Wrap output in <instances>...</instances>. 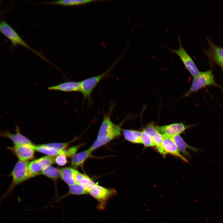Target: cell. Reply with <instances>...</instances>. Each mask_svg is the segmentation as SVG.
Segmentation results:
<instances>
[{
	"instance_id": "obj_1",
	"label": "cell",
	"mask_w": 223,
	"mask_h": 223,
	"mask_svg": "<svg viewBox=\"0 0 223 223\" xmlns=\"http://www.w3.org/2000/svg\"><path fill=\"white\" fill-rule=\"evenodd\" d=\"M114 107V104L111 105L107 114L103 113V120L97 138L89 148L92 151L118 137L121 134V125L123 121L119 125H116L111 120V115Z\"/></svg>"
},
{
	"instance_id": "obj_2",
	"label": "cell",
	"mask_w": 223,
	"mask_h": 223,
	"mask_svg": "<svg viewBox=\"0 0 223 223\" xmlns=\"http://www.w3.org/2000/svg\"><path fill=\"white\" fill-rule=\"evenodd\" d=\"M29 162L19 160L16 163L10 174L12 177V181L7 190L2 196V200L8 195L11 194L14 188L20 183L36 176L30 170Z\"/></svg>"
},
{
	"instance_id": "obj_3",
	"label": "cell",
	"mask_w": 223,
	"mask_h": 223,
	"mask_svg": "<svg viewBox=\"0 0 223 223\" xmlns=\"http://www.w3.org/2000/svg\"><path fill=\"white\" fill-rule=\"evenodd\" d=\"M0 30L1 32L11 42L13 45L21 46L28 49L42 60L50 63L57 68L46 59L41 52L35 50L27 44L16 32L5 21L2 20L1 21Z\"/></svg>"
},
{
	"instance_id": "obj_4",
	"label": "cell",
	"mask_w": 223,
	"mask_h": 223,
	"mask_svg": "<svg viewBox=\"0 0 223 223\" xmlns=\"http://www.w3.org/2000/svg\"><path fill=\"white\" fill-rule=\"evenodd\" d=\"M113 64L103 73L97 76L90 77L80 81V90L83 99H87L89 103H91V94L103 78L109 76V73L115 66Z\"/></svg>"
},
{
	"instance_id": "obj_5",
	"label": "cell",
	"mask_w": 223,
	"mask_h": 223,
	"mask_svg": "<svg viewBox=\"0 0 223 223\" xmlns=\"http://www.w3.org/2000/svg\"><path fill=\"white\" fill-rule=\"evenodd\" d=\"M116 194L115 189L106 188L97 183H95L90 188L89 194L98 202L97 208L99 210L106 208L109 199Z\"/></svg>"
},
{
	"instance_id": "obj_6",
	"label": "cell",
	"mask_w": 223,
	"mask_h": 223,
	"mask_svg": "<svg viewBox=\"0 0 223 223\" xmlns=\"http://www.w3.org/2000/svg\"><path fill=\"white\" fill-rule=\"evenodd\" d=\"M210 85L219 86L215 81L212 70H209L204 72H200L198 75L193 77L190 89L183 96H188L191 94L197 92L202 88Z\"/></svg>"
},
{
	"instance_id": "obj_7",
	"label": "cell",
	"mask_w": 223,
	"mask_h": 223,
	"mask_svg": "<svg viewBox=\"0 0 223 223\" xmlns=\"http://www.w3.org/2000/svg\"><path fill=\"white\" fill-rule=\"evenodd\" d=\"M179 48L177 49L168 48L172 52L176 54L180 58L186 68L193 77L198 75L200 72L192 59L183 47L181 39L178 37Z\"/></svg>"
},
{
	"instance_id": "obj_8",
	"label": "cell",
	"mask_w": 223,
	"mask_h": 223,
	"mask_svg": "<svg viewBox=\"0 0 223 223\" xmlns=\"http://www.w3.org/2000/svg\"><path fill=\"white\" fill-rule=\"evenodd\" d=\"M7 148L11 151L19 160L28 161L33 159L34 156L35 144L14 145L8 146Z\"/></svg>"
},
{
	"instance_id": "obj_9",
	"label": "cell",
	"mask_w": 223,
	"mask_h": 223,
	"mask_svg": "<svg viewBox=\"0 0 223 223\" xmlns=\"http://www.w3.org/2000/svg\"><path fill=\"white\" fill-rule=\"evenodd\" d=\"M195 125H186L182 123H174L160 126H156L159 132L163 136L170 138L179 135L187 129Z\"/></svg>"
},
{
	"instance_id": "obj_10",
	"label": "cell",
	"mask_w": 223,
	"mask_h": 223,
	"mask_svg": "<svg viewBox=\"0 0 223 223\" xmlns=\"http://www.w3.org/2000/svg\"><path fill=\"white\" fill-rule=\"evenodd\" d=\"M56 156L46 155L35 160L29 162V168L36 176H38L44 169L55 163Z\"/></svg>"
},
{
	"instance_id": "obj_11",
	"label": "cell",
	"mask_w": 223,
	"mask_h": 223,
	"mask_svg": "<svg viewBox=\"0 0 223 223\" xmlns=\"http://www.w3.org/2000/svg\"><path fill=\"white\" fill-rule=\"evenodd\" d=\"M208 41L209 47L205 50L206 54L211 61L219 65L223 70V48Z\"/></svg>"
},
{
	"instance_id": "obj_12",
	"label": "cell",
	"mask_w": 223,
	"mask_h": 223,
	"mask_svg": "<svg viewBox=\"0 0 223 223\" xmlns=\"http://www.w3.org/2000/svg\"><path fill=\"white\" fill-rule=\"evenodd\" d=\"M15 129L16 132L15 133H12L8 130H6L1 132L0 135L3 137L10 139L13 142L14 145L33 144L28 138L21 133L18 126H16Z\"/></svg>"
},
{
	"instance_id": "obj_13",
	"label": "cell",
	"mask_w": 223,
	"mask_h": 223,
	"mask_svg": "<svg viewBox=\"0 0 223 223\" xmlns=\"http://www.w3.org/2000/svg\"><path fill=\"white\" fill-rule=\"evenodd\" d=\"M162 147L165 155L170 154L180 158L186 163H188L187 159L180 152L176 145L171 138L163 136Z\"/></svg>"
},
{
	"instance_id": "obj_14",
	"label": "cell",
	"mask_w": 223,
	"mask_h": 223,
	"mask_svg": "<svg viewBox=\"0 0 223 223\" xmlns=\"http://www.w3.org/2000/svg\"><path fill=\"white\" fill-rule=\"evenodd\" d=\"M80 81H68L49 86L47 89L50 90L59 91L65 92H80Z\"/></svg>"
},
{
	"instance_id": "obj_15",
	"label": "cell",
	"mask_w": 223,
	"mask_h": 223,
	"mask_svg": "<svg viewBox=\"0 0 223 223\" xmlns=\"http://www.w3.org/2000/svg\"><path fill=\"white\" fill-rule=\"evenodd\" d=\"M171 138L175 143L179 151L184 155L190 156L189 153L186 150L187 149H189L195 152L198 151L197 148L188 144L179 135H175Z\"/></svg>"
},
{
	"instance_id": "obj_16",
	"label": "cell",
	"mask_w": 223,
	"mask_h": 223,
	"mask_svg": "<svg viewBox=\"0 0 223 223\" xmlns=\"http://www.w3.org/2000/svg\"><path fill=\"white\" fill-rule=\"evenodd\" d=\"M92 151L89 148L75 154L72 157L71 165L73 168L82 166L84 162L91 156Z\"/></svg>"
},
{
	"instance_id": "obj_17",
	"label": "cell",
	"mask_w": 223,
	"mask_h": 223,
	"mask_svg": "<svg viewBox=\"0 0 223 223\" xmlns=\"http://www.w3.org/2000/svg\"><path fill=\"white\" fill-rule=\"evenodd\" d=\"M90 188L86 186L77 184L69 186L68 190L67 193L60 197L59 198L56 202H57L70 195H81L89 194Z\"/></svg>"
},
{
	"instance_id": "obj_18",
	"label": "cell",
	"mask_w": 223,
	"mask_h": 223,
	"mask_svg": "<svg viewBox=\"0 0 223 223\" xmlns=\"http://www.w3.org/2000/svg\"><path fill=\"white\" fill-rule=\"evenodd\" d=\"M77 170L73 168L68 167L61 168V179L68 186L76 184L75 176Z\"/></svg>"
},
{
	"instance_id": "obj_19",
	"label": "cell",
	"mask_w": 223,
	"mask_h": 223,
	"mask_svg": "<svg viewBox=\"0 0 223 223\" xmlns=\"http://www.w3.org/2000/svg\"><path fill=\"white\" fill-rule=\"evenodd\" d=\"M122 131L127 141L134 143H142V132L128 129H122Z\"/></svg>"
},
{
	"instance_id": "obj_20",
	"label": "cell",
	"mask_w": 223,
	"mask_h": 223,
	"mask_svg": "<svg viewBox=\"0 0 223 223\" xmlns=\"http://www.w3.org/2000/svg\"><path fill=\"white\" fill-rule=\"evenodd\" d=\"M61 169L51 166L48 167L44 169L41 173L42 174L52 180L54 182L55 187V194L57 193L56 185L58 179L61 176Z\"/></svg>"
},
{
	"instance_id": "obj_21",
	"label": "cell",
	"mask_w": 223,
	"mask_h": 223,
	"mask_svg": "<svg viewBox=\"0 0 223 223\" xmlns=\"http://www.w3.org/2000/svg\"><path fill=\"white\" fill-rule=\"evenodd\" d=\"M96 1L92 0H62L44 2L43 4L46 5L73 6L85 4Z\"/></svg>"
},
{
	"instance_id": "obj_22",
	"label": "cell",
	"mask_w": 223,
	"mask_h": 223,
	"mask_svg": "<svg viewBox=\"0 0 223 223\" xmlns=\"http://www.w3.org/2000/svg\"><path fill=\"white\" fill-rule=\"evenodd\" d=\"M75 179L77 184L84 186L90 188L95 183L86 175L77 170Z\"/></svg>"
},
{
	"instance_id": "obj_23",
	"label": "cell",
	"mask_w": 223,
	"mask_h": 223,
	"mask_svg": "<svg viewBox=\"0 0 223 223\" xmlns=\"http://www.w3.org/2000/svg\"><path fill=\"white\" fill-rule=\"evenodd\" d=\"M35 151L47 155L56 156L59 155L60 151L46 146L45 144L35 145Z\"/></svg>"
},
{
	"instance_id": "obj_24",
	"label": "cell",
	"mask_w": 223,
	"mask_h": 223,
	"mask_svg": "<svg viewBox=\"0 0 223 223\" xmlns=\"http://www.w3.org/2000/svg\"><path fill=\"white\" fill-rule=\"evenodd\" d=\"M142 143L146 147L155 146L153 138L144 130L142 132Z\"/></svg>"
},
{
	"instance_id": "obj_25",
	"label": "cell",
	"mask_w": 223,
	"mask_h": 223,
	"mask_svg": "<svg viewBox=\"0 0 223 223\" xmlns=\"http://www.w3.org/2000/svg\"><path fill=\"white\" fill-rule=\"evenodd\" d=\"M72 141L65 142H54L45 144L48 147L60 151L65 149Z\"/></svg>"
},
{
	"instance_id": "obj_26",
	"label": "cell",
	"mask_w": 223,
	"mask_h": 223,
	"mask_svg": "<svg viewBox=\"0 0 223 223\" xmlns=\"http://www.w3.org/2000/svg\"><path fill=\"white\" fill-rule=\"evenodd\" d=\"M81 146V145H78L71 147L61 151L60 154H63L67 157H72L76 154V152Z\"/></svg>"
},
{
	"instance_id": "obj_27",
	"label": "cell",
	"mask_w": 223,
	"mask_h": 223,
	"mask_svg": "<svg viewBox=\"0 0 223 223\" xmlns=\"http://www.w3.org/2000/svg\"><path fill=\"white\" fill-rule=\"evenodd\" d=\"M67 162V157L63 154L56 156L55 163L59 166H63L66 164Z\"/></svg>"
}]
</instances>
